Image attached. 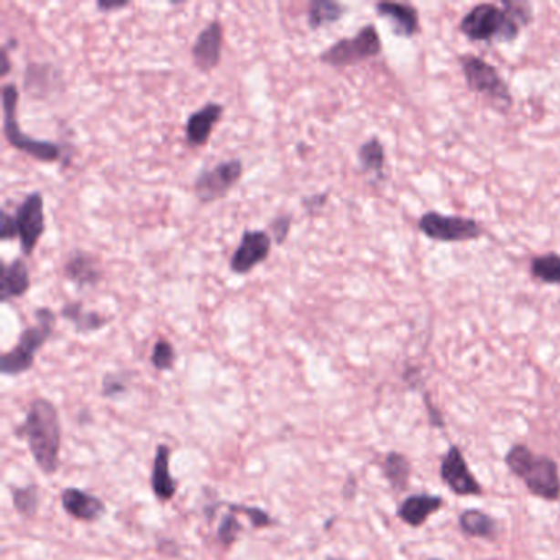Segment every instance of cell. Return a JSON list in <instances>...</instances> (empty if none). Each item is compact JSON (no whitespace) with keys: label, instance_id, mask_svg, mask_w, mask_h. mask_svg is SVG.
Returning a JSON list of instances; mask_svg holds the SVG:
<instances>
[{"label":"cell","instance_id":"277c9868","mask_svg":"<svg viewBox=\"0 0 560 560\" xmlns=\"http://www.w3.org/2000/svg\"><path fill=\"white\" fill-rule=\"evenodd\" d=\"M17 86L7 83L2 88V114H4V137L9 141L12 149L26 153L30 157L43 161V163H55L63 158V149L58 143L48 140H38L30 135H26L18 124Z\"/></svg>","mask_w":560,"mask_h":560},{"label":"cell","instance_id":"ac0fdd59","mask_svg":"<svg viewBox=\"0 0 560 560\" xmlns=\"http://www.w3.org/2000/svg\"><path fill=\"white\" fill-rule=\"evenodd\" d=\"M65 276L71 283H75L78 288L83 289L86 286H96L102 278V272L91 254L76 250L65 264Z\"/></svg>","mask_w":560,"mask_h":560},{"label":"cell","instance_id":"3957f363","mask_svg":"<svg viewBox=\"0 0 560 560\" xmlns=\"http://www.w3.org/2000/svg\"><path fill=\"white\" fill-rule=\"evenodd\" d=\"M504 461L508 469L524 482L529 493L547 502L559 500V467L551 457L535 455L527 445L516 444L508 451Z\"/></svg>","mask_w":560,"mask_h":560},{"label":"cell","instance_id":"44dd1931","mask_svg":"<svg viewBox=\"0 0 560 560\" xmlns=\"http://www.w3.org/2000/svg\"><path fill=\"white\" fill-rule=\"evenodd\" d=\"M61 317L75 326L76 332L88 334L108 326L109 319L96 311H86L81 301H73L61 307Z\"/></svg>","mask_w":560,"mask_h":560},{"label":"cell","instance_id":"d6986e66","mask_svg":"<svg viewBox=\"0 0 560 560\" xmlns=\"http://www.w3.org/2000/svg\"><path fill=\"white\" fill-rule=\"evenodd\" d=\"M30 272L28 266L22 258H16L10 264L2 262V289L0 299L2 303H7L14 297H22L30 289Z\"/></svg>","mask_w":560,"mask_h":560},{"label":"cell","instance_id":"8fae6325","mask_svg":"<svg viewBox=\"0 0 560 560\" xmlns=\"http://www.w3.org/2000/svg\"><path fill=\"white\" fill-rule=\"evenodd\" d=\"M273 240L264 231H245L239 247L231 256V272L244 276L268 260L272 254Z\"/></svg>","mask_w":560,"mask_h":560},{"label":"cell","instance_id":"9c48e42d","mask_svg":"<svg viewBox=\"0 0 560 560\" xmlns=\"http://www.w3.org/2000/svg\"><path fill=\"white\" fill-rule=\"evenodd\" d=\"M420 231L432 240L441 242H465L482 235V227L473 219L428 213L420 221Z\"/></svg>","mask_w":560,"mask_h":560},{"label":"cell","instance_id":"30bf717a","mask_svg":"<svg viewBox=\"0 0 560 560\" xmlns=\"http://www.w3.org/2000/svg\"><path fill=\"white\" fill-rule=\"evenodd\" d=\"M16 221L20 250L24 255L30 256L45 232V201L42 192H32L22 201V204L17 207Z\"/></svg>","mask_w":560,"mask_h":560},{"label":"cell","instance_id":"6da1fadb","mask_svg":"<svg viewBox=\"0 0 560 560\" xmlns=\"http://www.w3.org/2000/svg\"><path fill=\"white\" fill-rule=\"evenodd\" d=\"M18 439H26L36 467L47 475L57 473L61 451V422L57 406L45 399H34L26 420L16 429Z\"/></svg>","mask_w":560,"mask_h":560},{"label":"cell","instance_id":"4fadbf2b","mask_svg":"<svg viewBox=\"0 0 560 560\" xmlns=\"http://www.w3.org/2000/svg\"><path fill=\"white\" fill-rule=\"evenodd\" d=\"M223 26L214 20L196 36L191 57L194 67L202 73H209L219 67L223 59Z\"/></svg>","mask_w":560,"mask_h":560},{"label":"cell","instance_id":"f546056e","mask_svg":"<svg viewBox=\"0 0 560 560\" xmlns=\"http://www.w3.org/2000/svg\"><path fill=\"white\" fill-rule=\"evenodd\" d=\"M227 508L232 513H237V514H245L252 526L255 529H264V527L275 526V519L266 513V511L260 510L256 506H247V504H233V503H227Z\"/></svg>","mask_w":560,"mask_h":560},{"label":"cell","instance_id":"7402d4cb","mask_svg":"<svg viewBox=\"0 0 560 560\" xmlns=\"http://www.w3.org/2000/svg\"><path fill=\"white\" fill-rule=\"evenodd\" d=\"M459 526L463 534L478 539L492 541L498 534V524L494 518L480 510L463 511L459 518Z\"/></svg>","mask_w":560,"mask_h":560},{"label":"cell","instance_id":"9a60e30c","mask_svg":"<svg viewBox=\"0 0 560 560\" xmlns=\"http://www.w3.org/2000/svg\"><path fill=\"white\" fill-rule=\"evenodd\" d=\"M223 114V106L219 102H207L204 108L199 109L188 117L186 122V140L191 147H204L215 125L219 124Z\"/></svg>","mask_w":560,"mask_h":560},{"label":"cell","instance_id":"ba28073f","mask_svg":"<svg viewBox=\"0 0 560 560\" xmlns=\"http://www.w3.org/2000/svg\"><path fill=\"white\" fill-rule=\"evenodd\" d=\"M244 174V163L233 158L217 163L211 170H202L194 181V191L201 202H214L223 199L240 181Z\"/></svg>","mask_w":560,"mask_h":560},{"label":"cell","instance_id":"603a6c76","mask_svg":"<svg viewBox=\"0 0 560 560\" xmlns=\"http://www.w3.org/2000/svg\"><path fill=\"white\" fill-rule=\"evenodd\" d=\"M381 472L395 492H404L411 477V461L404 453L389 452L385 457Z\"/></svg>","mask_w":560,"mask_h":560},{"label":"cell","instance_id":"d4e9b609","mask_svg":"<svg viewBox=\"0 0 560 560\" xmlns=\"http://www.w3.org/2000/svg\"><path fill=\"white\" fill-rule=\"evenodd\" d=\"M14 508L24 518H35L40 506V496L36 485L14 486L12 488Z\"/></svg>","mask_w":560,"mask_h":560},{"label":"cell","instance_id":"74e56055","mask_svg":"<svg viewBox=\"0 0 560 560\" xmlns=\"http://www.w3.org/2000/svg\"><path fill=\"white\" fill-rule=\"evenodd\" d=\"M430 560H441V559H430Z\"/></svg>","mask_w":560,"mask_h":560},{"label":"cell","instance_id":"4dcf8cb0","mask_svg":"<svg viewBox=\"0 0 560 560\" xmlns=\"http://www.w3.org/2000/svg\"><path fill=\"white\" fill-rule=\"evenodd\" d=\"M129 391V381L127 377L120 373H108L102 379V396L106 398H117L125 395Z\"/></svg>","mask_w":560,"mask_h":560},{"label":"cell","instance_id":"ffe728a7","mask_svg":"<svg viewBox=\"0 0 560 560\" xmlns=\"http://www.w3.org/2000/svg\"><path fill=\"white\" fill-rule=\"evenodd\" d=\"M377 12L381 17L389 18L395 26L396 34L401 36H412L420 32V16L411 5L381 2L377 4Z\"/></svg>","mask_w":560,"mask_h":560},{"label":"cell","instance_id":"83f0119b","mask_svg":"<svg viewBox=\"0 0 560 560\" xmlns=\"http://www.w3.org/2000/svg\"><path fill=\"white\" fill-rule=\"evenodd\" d=\"M150 362L153 365V368L158 371L171 370L176 362V350L173 344L168 342L166 338H158L150 355Z\"/></svg>","mask_w":560,"mask_h":560},{"label":"cell","instance_id":"1f68e13d","mask_svg":"<svg viewBox=\"0 0 560 560\" xmlns=\"http://www.w3.org/2000/svg\"><path fill=\"white\" fill-rule=\"evenodd\" d=\"M291 225H293V215H276L270 223V237H272L273 242H276L278 245H283L288 240Z\"/></svg>","mask_w":560,"mask_h":560},{"label":"cell","instance_id":"5b68a950","mask_svg":"<svg viewBox=\"0 0 560 560\" xmlns=\"http://www.w3.org/2000/svg\"><path fill=\"white\" fill-rule=\"evenodd\" d=\"M36 324L22 330L17 346L0 358V371L5 377H18L34 367L35 355L42 348L53 334L57 314L48 307L35 311Z\"/></svg>","mask_w":560,"mask_h":560},{"label":"cell","instance_id":"836d02e7","mask_svg":"<svg viewBox=\"0 0 560 560\" xmlns=\"http://www.w3.org/2000/svg\"><path fill=\"white\" fill-rule=\"evenodd\" d=\"M327 202V192H322V194H314V196H306L303 199V206L306 207L307 213H316V211H321L322 207L326 206Z\"/></svg>","mask_w":560,"mask_h":560},{"label":"cell","instance_id":"e0dca14e","mask_svg":"<svg viewBox=\"0 0 560 560\" xmlns=\"http://www.w3.org/2000/svg\"><path fill=\"white\" fill-rule=\"evenodd\" d=\"M442 506L444 500L441 496L428 493L412 494L398 506L396 514L408 526L420 527L434 513L442 510Z\"/></svg>","mask_w":560,"mask_h":560},{"label":"cell","instance_id":"d6a6232c","mask_svg":"<svg viewBox=\"0 0 560 560\" xmlns=\"http://www.w3.org/2000/svg\"><path fill=\"white\" fill-rule=\"evenodd\" d=\"M18 239V227L16 215L9 214L7 211H2V223H0V240Z\"/></svg>","mask_w":560,"mask_h":560},{"label":"cell","instance_id":"7a4b0ae2","mask_svg":"<svg viewBox=\"0 0 560 560\" xmlns=\"http://www.w3.org/2000/svg\"><path fill=\"white\" fill-rule=\"evenodd\" d=\"M526 5L504 4L496 7L493 4H480L461 18V32L473 42H513L519 34L521 20H529Z\"/></svg>","mask_w":560,"mask_h":560},{"label":"cell","instance_id":"f1b7e54d","mask_svg":"<svg viewBox=\"0 0 560 560\" xmlns=\"http://www.w3.org/2000/svg\"><path fill=\"white\" fill-rule=\"evenodd\" d=\"M242 531H244V526H242L240 519L231 511L229 514H225L221 519V524L217 527V539H219L221 545L229 549L239 539Z\"/></svg>","mask_w":560,"mask_h":560},{"label":"cell","instance_id":"484cf974","mask_svg":"<svg viewBox=\"0 0 560 560\" xmlns=\"http://www.w3.org/2000/svg\"><path fill=\"white\" fill-rule=\"evenodd\" d=\"M531 273L535 280L543 281L545 285H560V255L545 254L535 256L531 262Z\"/></svg>","mask_w":560,"mask_h":560},{"label":"cell","instance_id":"8d00e7d4","mask_svg":"<svg viewBox=\"0 0 560 560\" xmlns=\"http://www.w3.org/2000/svg\"><path fill=\"white\" fill-rule=\"evenodd\" d=\"M327 560H347V559H338V557H329Z\"/></svg>","mask_w":560,"mask_h":560},{"label":"cell","instance_id":"e575fe53","mask_svg":"<svg viewBox=\"0 0 560 560\" xmlns=\"http://www.w3.org/2000/svg\"><path fill=\"white\" fill-rule=\"evenodd\" d=\"M129 5H130V2H127V0H119V2L99 0V2L96 4V7H98L100 12H112V10L125 9V7H129Z\"/></svg>","mask_w":560,"mask_h":560},{"label":"cell","instance_id":"4316f807","mask_svg":"<svg viewBox=\"0 0 560 560\" xmlns=\"http://www.w3.org/2000/svg\"><path fill=\"white\" fill-rule=\"evenodd\" d=\"M358 161L367 173L381 174L385 168V149L379 139L365 141L358 150Z\"/></svg>","mask_w":560,"mask_h":560},{"label":"cell","instance_id":"7c38bea8","mask_svg":"<svg viewBox=\"0 0 560 560\" xmlns=\"http://www.w3.org/2000/svg\"><path fill=\"white\" fill-rule=\"evenodd\" d=\"M441 477L445 485L459 496H478L483 488L470 472L469 463L457 445H451L441 461Z\"/></svg>","mask_w":560,"mask_h":560},{"label":"cell","instance_id":"cb8c5ba5","mask_svg":"<svg viewBox=\"0 0 560 560\" xmlns=\"http://www.w3.org/2000/svg\"><path fill=\"white\" fill-rule=\"evenodd\" d=\"M346 7L338 2L330 0H313L307 10V24L313 30H319L324 26L336 24L344 17Z\"/></svg>","mask_w":560,"mask_h":560},{"label":"cell","instance_id":"8992f818","mask_svg":"<svg viewBox=\"0 0 560 560\" xmlns=\"http://www.w3.org/2000/svg\"><path fill=\"white\" fill-rule=\"evenodd\" d=\"M381 40L373 26H363L362 30L350 38H340L327 50L321 53L322 63L334 67H350L365 59L379 57Z\"/></svg>","mask_w":560,"mask_h":560},{"label":"cell","instance_id":"52a82bcc","mask_svg":"<svg viewBox=\"0 0 560 560\" xmlns=\"http://www.w3.org/2000/svg\"><path fill=\"white\" fill-rule=\"evenodd\" d=\"M461 71L472 91L483 94L493 100L496 106L508 109L511 106V94L502 76L485 59L465 55L461 58Z\"/></svg>","mask_w":560,"mask_h":560},{"label":"cell","instance_id":"d590c367","mask_svg":"<svg viewBox=\"0 0 560 560\" xmlns=\"http://www.w3.org/2000/svg\"><path fill=\"white\" fill-rule=\"evenodd\" d=\"M0 57H2V69H0V76H2V78H5V76L9 75L10 69H12V65H10L9 51H7V48H4V50H2V55H0Z\"/></svg>","mask_w":560,"mask_h":560},{"label":"cell","instance_id":"5bb4252c","mask_svg":"<svg viewBox=\"0 0 560 560\" xmlns=\"http://www.w3.org/2000/svg\"><path fill=\"white\" fill-rule=\"evenodd\" d=\"M61 506L71 518L83 523L99 521L108 513L106 503L99 496L86 493L79 488H65L61 492Z\"/></svg>","mask_w":560,"mask_h":560},{"label":"cell","instance_id":"2e32d148","mask_svg":"<svg viewBox=\"0 0 560 560\" xmlns=\"http://www.w3.org/2000/svg\"><path fill=\"white\" fill-rule=\"evenodd\" d=\"M170 459H171L170 445L158 444L151 469V490L160 503L171 502L178 492V482L170 472Z\"/></svg>","mask_w":560,"mask_h":560}]
</instances>
